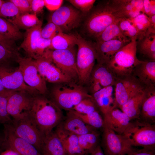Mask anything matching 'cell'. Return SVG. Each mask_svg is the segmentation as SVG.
<instances>
[{
	"instance_id": "4",
	"label": "cell",
	"mask_w": 155,
	"mask_h": 155,
	"mask_svg": "<svg viewBox=\"0 0 155 155\" xmlns=\"http://www.w3.org/2000/svg\"><path fill=\"white\" fill-rule=\"evenodd\" d=\"M72 82L59 84L52 91L53 101L60 108L68 111L84 99L92 97L84 88Z\"/></svg>"
},
{
	"instance_id": "55",
	"label": "cell",
	"mask_w": 155,
	"mask_h": 155,
	"mask_svg": "<svg viewBox=\"0 0 155 155\" xmlns=\"http://www.w3.org/2000/svg\"><path fill=\"white\" fill-rule=\"evenodd\" d=\"M3 138H2L0 136V154L1 152V150L2 148V144L3 141Z\"/></svg>"
},
{
	"instance_id": "29",
	"label": "cell",
	"mask_w": 155,
	"mask_h": 155,
	"mask_svg": "<svg viewBox=\"0 0 155 155\" xmlns=\"http://www.w3.org/2000/svg\"><path fill=\"white\" fill-rule=\"evenodd\" d=\"M77 38L75 34H66L63 32L58 33L51 40L49 49L63 50L72 48L76 45Z\"/></svg>"
},
{
	"instance_id": "3",
	"label": "cell",
	"mask_w": 155,
	"mask_h": 155,
	"mask_svg": "<svg viewBox=\"0 0 155 155\" xmlns=\"http://www.w3.org/2000/svg\"><path fill=\"white\" fill-rule=\"evenodd\" d=\"M137 47L136 39H131L116 53L107 65L116 78L132 74L135 67L142 61L137 57Z\"/></svg>"
},
{
	"instance_id": "24",
	"label": "cell",
	"mask_w": 155,
	"mask_h": 155,
	"mask_svg": "<svg viewBox=\"0 0 155 155\" xmlns=\"http://www.w3.org/2000/svg\"><path fill=\"white\" fill-rule=\"evenodd\" d=\"M68 111L65 120L61 123L65 129L78 136L97 131L96 129L86 124L70 111Z\"/></svg>"
},
{
	"instance_id": "17",
	"label": "cell",
	"mask_w": 155,
	"mask_h": 155,
	"mask_svg": "<svg viewBox=\"0 0 155 155\" xmlns=\"http://www.w3.org/2000/svg\"><path fill=\"white\" fill-rule=\"evenodd\" d=\"M116 78L106 65L97 63L94 67L88 82L94 94L104 87L114 86Z\"/></svg>"
},
{
	"instance_id": "34",
	"label": "cell",
	"mask_w": 155,
	"mask_h": 155,
	"mask_svg": "<svg viewBox=\"0 0 155 155\" xmlns=\"http://www.w3.org/2000/svg\"><path fill=\"white\" fill-rule=\"evenodd\" d=\"M129 19L138 31L139 36L137 40L138 41L150 30H155L151 28L149 18L145 13H141L134 18Z\"/></svg>"
},
{
	"instance_id": "33",
	"label": "cell",
	"mask_w": 155,
	"mask_h": 155,
	"mask_svg": "<svg viewBox=\"0 0 155 155\" xmlns=\"http://www.w3.org/2000/svg\"><path fill=\"white\" fill-rule=\"evenodd\" d=\"M37 17L36 14L27 13L20 14L12 23L20 29L26 30L33 28L42 23Z\"/></svg>"
},
{
	"instance_id": "27",
	"label": "cell",
	"mask_w": 155,
	"mask_h": 155,
	"mask_svg": "<svg viewBox=\"0 0 155 155\" xmlns=\"http://www.w3.org/2000/svg\"><path fill=\"white\" fill-rule=\"evenodd\" d=\"M42 155H67L55 131L43 137L41 151Z\"/></svg>"
},
{
	"instance_id": "40",
	"label": "cell",
	"mask_w": 155,
	"mask_h": 155,
	"mask_svg": "<svg viewBox=\"0 0 155 155\" xmlns=\"http://www.w3.org/2000/svg\"><path fill=\"white\" fill-rule=\"evenodd\" d=\"M13 91L0 95V123L4 124L11 123L12 120L7 110V102L9 96L14 92Z\"/></svg>"
},
{
	"instance_id": "23",
	"label": "cell",
	"mask_w": 155,
	"mask_h": 155,
	"mask_svg": "<svg viewBox=\"0 0 155 155\" xmlns=\"http://www.w3.org/2000/svg\"><path fill=\"white\" fill-rule=\"evenodd\" d=\"M42 22L36 26L26 30L24 39L20 46L22 49L27 57L36 60V46L39 39L41 37V32Z\"/></svg>"
},
{
	"instance_id": "43",
	"label": "cell",
	"mask_w": 155,
	"mask_h": 155,
	"mask_svg": "<svg viewBox=\"0 0 155 155\" xmlns=\"http://www.w3.org/2000/svg\"><path fill=\"white\" fill-rule=\"evenodd\" d=\"M61 32H63L59 27L49 21L48 23L42 28L41 36L44 38L52 39L58 33Z\"/></svg>"
},
{
	"instance_id": "7",
	"label": "cell",
	"mask_w": 155,
	"mask_h": 155,
	"mask_svg": "<svg viewBox=\"0 0 155 155\" xmlns=\"http://www.w3.org/2000/svg\"><path fill=\"white\" fill-rule=\"evenodd\" d=\"M101 146L105 155H125L135 150L104 122Z\"/></svg>"
},
{
	"instance_id": "28",
	"label": "cell",
	"mask_w": 155,
	"mask_h": 155,
	"mask_svg": "<svg viewBox=\"0 0 155 155\" xmlns=\"http://www.w3.org/2000/svg\"><path fill=\"white\" fill-rule=\"evenodd\" d=\"M144 90L134 95L120 108L131 121L139 119Z\"/></svg>"
},
{
	"instance_id": "52",
	"label": "cell",
	"mask_w": 155,
	"mask_h": 155,
	"mask_svg": "<svg viewBox=\"0 0 155 155\" xmlns=\"http://www.w3.org/2000/svg\"><path fill=\"white\" fill-rule=\"evenodd\" d=\"M0 155H19L16 152L13 150L9 148L5 149L1 152Z\"/></svg>"
},
{
	"instance_id": "18",
	"label": "cell",
	"mask_w": 155,
	"mask_h": 155,
	"mask_svg": "<svg viewBox=\"0 0 155 155\" xmlns=\"http://www.w3.org/2000/svg\"><path fill=\"white\" fill-rule=\"evenodd\" d=\"M131 41L114 39L94 43L97 63L107 65L116 53Z\"/></svg>"
},
{
	"instance_id": "48",
	"label": "cell",
	"mask_w": 155,
	"mask_h": 155,
	"mask_svg": "<svg viewBox=\"0 0 155 155\" xmlns=\"http://www.w3.org/2000/svg\"><path fill=\"white\" fill-rule=\"evenodd\" d=\"M44 6V0H31V11L37 14L41 12Z\"/></svg>"
},
{
	"instance_id": "42",
	"label": "cell",
	"mask_w": 155,
	"mask_h": 155,
	"mask_svg": "<svg viewBox=\"0 0 155 155\" xmlns=\"http://www.w3.org/2000/svg\"><path fill=\"white\" fill-rule=\"evenodd\" d=\"M67 1L84 14L88 13L93 7L95 0H69Z\"/></svg>"
},
{
	"instance_id": "8",
	"label": "cell",
	"mask_w": 155,
	"mask_h": 155,
	"mask_svg": "<svg viewBox=\"0 0 155 155\" xmlns=\"http://www.w3.org/2000/svg\"><path fill=\"white\" fill-rule=\"evenodd\" d=\"M44 57L49 58L54 64L73 80L78 78L76 54L74 47L63 50L47 49Z\"/></svg>"
},
{
	"instance_id": "49",
	"label": "cell",
	"mask_w": 155,
	"mask_h": 155,
	"mask_svg": "<svg viewBox=\"0 0 155 155\" xmlns=\"http://www.w3.org/2000/svg\"><path fill=\"white\" fill-rule=\"evenodd\" d=\"M44 6L49 10L55 11L60 7L63 2L62 0H44Z\"/></svg>"
},
{
	"instance_id": "39",
	"label": "cell",
	"mask_w": 155,
	"mask_h": 155,
	"mask_svg": "<svg viewBox=\"0 0 155 155\" xmlns=\"http://www.w3.org/2000/svg\"><path fill=\"white\" fill-rule=\"evenodd\" d=\"M97 107L93 97H88L82 100L72 110L80 114H87L97 111Z\"/></svg>"
},
{
	"instance_id": "37",
	"label": "cell",
	"mask_w": 155,
	"mask_h": 155,
	"mask_svg": "<svg viewBox=\"0 0 155 155\" xmlns=\"http://www.w3.org/2000/svg\"><path fill=\"white\" fill-rule=\"evenodd\" d=\"M20 14L17 7L9 0L5 1L0 10V17L12 24Z\"/></svg>"
},
{
	"instance_id": "13",
	"label": "cell",
	"mask_w": 155,
	"mask_h": 155,
	"mask_svg": "<svg viewBox=\"0 0 155 155\" xmlns=\"http://www.w3.org/2000/svg\"><path fill=\"white\" fill-rule=\"evenodd\" d=\"M34 96L24 91H15L9 97L7 102L8 113L13 120L29 115Z\"/></svg>"
},
{
	"instance_id": "38",
	"label": "cell",
	"mask_w": 155,
	"mask_h": 155,
	"mask_svg": "<svg viewBox=\"0 0 155 155\" xmlns=\"http://www.w3.org/2000/svg\"><path fill=\"white\" fill-rule=\"evenodd\" d=\"M118 25L121 32L126 37L131 40L133 38L137 40L138 31L130 19L122 18L119 21Z\"/></svg>"
},
{
	"instance_id": "2",
	"label": "cell",
	"mask_w": 155,
	"mask_h": 155,
	"mask_svg": "<svg viewBox=\"0 0 155 155\" xmlns=\"http://www.w3.org/2000/svg\"><path fill=\"white\" fill-rule=\"evenodd\" d=\"M84 23L88 35L96 38L107 27L125 18L112 0H108L93 7Z\"/></svg>"
},
{
	"instance_id": "50",
	"label": "cell",
	"mask_w": 155,
	"mask_h": 155,
	"mask_svg": "<svg viewBox=\"0 0 155 155\" xmlns=\"http://www.w3.org/2000/svg\"><path fill=\"white\" fill-rule=\"evenodd\" d=\"M125 155H155L154 149L143 148L134 150Z\"/></svg>"
},
{
	"instance_id": "1",
	"label": "cell",
	"mask_w": 155,
	"mask_h": 155,
	"mask_svg": "<svg viewBox=\"0 0 155 155\" xmlns=\"http://www.w3.org/2000/svg\"><path fill=\"white\" fill-rule=\"evenodd\" d=\"M29 115L44 137L61 122L63 115L53 101L38 95L34 96Z\"/></svg>"
},
{
	"instance_id": "14",
	"label": "cell",
	"mask_w": 155,
	"mask_h": 155,
	"mask_svg": "<svg viewBox=\"0 0 155 155\" xmlns=\"http://www.w3.org/2000/svg\"><path fill=\"white\" fill-rule=\"evenodd\" d=\"M4 127L2 149H11L19 155H42L33 145L16 135L9 123L4 124Z\"/></svg>"
},
{
	"instance_id": "41",
	"label": "cell",
	"mask_w": 155,
	"mask_h": 155,
	"mask_svg": "<svg viewBox=\"0 0 155 155\" xmlns=\"http://www.w3.org/2000/svg\"><path fill=\"white\" fill-rule=\"evenodd\" d=\"M20 56L19 53L11 51L0 44V66H7L11 61H16Z\"/></svg>"
},
{
	"instance_id": "51",
	"label": "cell",
	"mask_w": 155,
	"mask_h": 155,
	"mask_svg": "<svg viewBox=\"0 0 155 155\" xmlns=\"http://www.w3.org/2000/svg\"><path fill=\"white\" fill-rule=\"evenodd\" d=\"M91 155H105L100 145H98L90 153Z\"/></svg>"
},
{
	"instance_id": "44",
	"label": "cell",
	"mask_w": 155,
	"mask_h": 155,
	"mask_svg": "<svg viewBox=\"0 0 155 155\" xmlns=\"http://www.w3.org/2000/svg\"><path fill=\"white\" fill-rule=\"evenodd\" d=\"M51 40L42 37L39 39L36 46V59L35 60L44 57L46 51L49 49L51 45Z\"/></svg>"
},
{
	"instance_id": "25",
	"label": "cell",
	"mask_w": 155,
	"mask_h": 155,
	"mask_svg": "<svg viewBox=\"0 0 155 155\" xmlns=\"http://www.w3.org/2000/svg\"><path fill=\"white\" fill-rule=\"evenodd\" d=\"M113 86H110L104 87L93 94L92 96L97 107L103 115L115 108V99L113 97Z\"/></svg>"
},
{
	"instance_id": "19",
	"label": "cell",
	"mask_w": 155,
	"mask_h": 155,
	"mask_svg": "<svg viewBox=\"0 0 155 155\" xmlns=\"http://www.w3.org/2000/svg\"><path fill=\"white\" fill-rule=\"evenodd\" d=\"M55 131L67 155H86L87 154L79 145L78 136L65 129L61 122L57 126Z\"/></svg>"
},
{
	"instance_id": "36",
	"label": "cell",
	"mask_w": 155,
	"mask_h": 155,
	"mask_svg": "<svg viewBox=\"0 0 155 155\" xmlns=\"http://www.w3.org/2000/svg\"><path fill=\"white\" fill-rule=\"evenodd\" d=\"M0 32L8 38L16 41L21 39L23 35L19 29L6 20L0 17Z\"/></svg>"
},
{
	"instance_id": "16",
	"label": "cell",
	"mask_w": 155,
	"mask_h": 155,
	"mask_svg": "<svg viewBox=\"0 0 155 155\" xmlns=\"http://www.w3.org/2000/svg\"><path fill=\"white\" fill-rule=\"evenodd\" d=\"M35 61L39 74L46 81L58 84L73 82L71 77L56 66L49 58L42 57Z\"/></svg>"
},
{
	"instance_id": "20",
	"label": "cell",
	"mask_w": 155,
	"mask_h": 155,
	"mask_svg": "<svg viewBox=\"0 0 155 155\" xmlns=\"http://www.w3.org/2000/svg\"><path fill=\"white\" fill-rule=\"evenodd\" d=\"M139 121L151 124L155 122V86L145 88Z\"/></svg>"
},
{
	"instance_id": "54",
	"label": "cell",
	"mask_w": 155,
	"mask_h": 155,
	"mask_svg": "<svg viewBox=\"0 0 155 155\" xmlns=\"http://www.w3.org/2000/svg\"><path fill=\"white\" fill-rule=\"evenodd\" d=\"M150 20L151 28L155 30V15L148 17Z\"/></svg>"
},
{
	"instance_id": "21",
	"label": "cell",
	"mask_w": 155,
	"mask_h": 155,
	"mask_svg": "<svg viewBox=\"0 0 155 155\" xmlns=\"http://www.w3.org/2000/svg\"><path fill=\"white\" fill-rule=\"evenodd\" d=\"M132 74L145 88L155 86V60L142 61L134 68Z\"/></svg>"
},
{
	"instance_id": "10",
	"label": "cell",
	"mask_w": 155,
	"mask_h": 155,
	"mask_svg": "<svg viewBox=\"0 0 155 155\" xmlns=\"http://www.w3.org/2000/svg\"><path fill=\"white\" fill-rule=\"evenodd\" d=\"M16 61L22 74L25 82L37 91L40 94H44L47 91L46 81L39 74L35 60L20 56Z\"/></svg>"
},
{
	"instance_id": "47",
	"label": "cell",
	"mask_w": 155,
	"mask_h": 155,
	"mask_svg": "<svg viewBox=\"0 0 155 155\" xmlns=\"http://www.w3.org/2000/svg\"><path fill=\"white\" fill-rule=\"evenodd\" d=\"M143 5L145 14L148 17L155 15V1L144 0Z\"/></svg>"
},
{
	"instance_id": "56",
	"label": "cell",
	"mask_w": 155,
	"mask_h": 155,
	"mask_svg": "<svg viewBox=\"0 0 155 155\" xmlns=\"http://www.w3.org/2000/svg\"><path fill=\"white\" fill-rule=\"evenodd\" d=\"M5 1L3 0H0V10L2 4L5 2Z\"/></svg>"
},
{
	"instance_id": "35",
	"label": "cell",
	"mask_w": 155,
	"mask_h": 155,
	"mask_svg": "<svg viewBox=\"0 0 155 155\" xmlns=\"http://www.w3.org/2000/svg\"><path fill=\"white\" fill-rule=\"evenodd\" d=\"M69 111L80 118L86 124L96 129H102L103 127V119L98 111L87 114H80L73 110Z\"/></svg>"
},
{
	"instance_id": "46",
	"label": "cell",
	"mask_w": 155,
	"mask_h": 155,
	"mask_svg": "<svg viewBox=\"0 0 155 155\" xmlns=\"http://www.w3.org/2000/svg\"><path fill=\"white\" fill-rule=\"evenodd\" d=\"M19 10L20 14L31 11V0H10Z\"/></svg>"
},
{
	"instance_id": "31",
	"label": "cell",
	"mask_w": 155,
	"mask_h": 155,
	"mask_svg": "<svg viewBox=\"0 0 155 155\" xmlns=\"http://www.w3.org/2000/svg\"><path fill=\"white\" fill-rule=\"evenodd\" d=\"M120 20L107 27L95 38L96 42H104L114 39L131 40L125 36L121 31L118 25Z\"/></svg>"
},
{
	"instance_id": "32",
	"label": "cell",
	"mask_w": 155,
	"mask_h": 155,
	"mask_svg": "<svg viewBox=\"0 0 155 155\" xmlns=\"http://www.w3.org/2000/svg\"><path fill=\"white\" fill-rule=\"evenodd\" d=\"M99 138L97 131L78 136L79 145L87 154H90L98 145Z\"/></svg>"
},
{
	"instance_id": "5",
	"label": "cell",
	"mask_w": 155,
	"mask_h": 155,
	"mask_svg": "<svg viewBox=\"0 0 155 155\" xmlns=\"http://www.w3.org/2000/svg\"><path fill=\"white\" fill-rule=\"evenodd\" d=\"M75 35L78 46L76 65L78 80L80 83L84 84L88 82L94 66L96 51L94 43L85 40L78 33Z\"/></svg>"
},
{
	"instance_id": "53",
	"label": "cell",
	"mask_w": 155,
	"mask_h": 155,
	"mask_svg": "<svg viewBox=\"0 0 155 155\" xmlns=\"http://www.w3.org/2000/svg\"><path fill=\"white\" fill-rule=\"evenodd\" d=\"M15 90H10L6 89L3 86L0 78V95L9 93Z\"/></svg>"
},
{
	"instance_id": "15",
	"label": "cell",
	"mask_w": 155,
	"mask_h": 155,
	"mask_svg": "<svg viewBox=\"0 0 155 155\" xmlns=\"http://www.w3.org/2000/svg\"><path fill=\"white\" fill-rule=\"evenodd\" d=\"M11 70L8 66H0V78L6 89L17 91H24L33 96L40 94L35 89L25 82L18 68L14 71Z\"/></svg>"
},
{
	"instance_id": "11",
	"label": "cell",
	"mask_w": 155,
	"mask_h": 155,
	"mask_svg": "<svg viewBox=\"0 0 155 155\" xmlns=\"http://www.w3.org/2000/svg\"><path fill=\"white\" fill-rule=\"evenodd\" d=\"M115 108L121 107L134 95L145 88L132 74L116 78Z\"/></svg>"
},
{
	"instance_id": "6",
	"label": "cell",
	"mask_w": 155,
	"mask_h": 155,
	"mask_svg": "<svg viewBox=\"0 0 155 155\" xmlns=\"http://www.w3.org/2000/svg\"><path fill=\"white\" fill-rule=\"evenodd\" d=\"M132 146L154 149L155 125L141 122L138 119L130 122L122 135Z\"/></svg>"
},
{
	"instance_id": "45",
	"label": "cell",
	"mask_w": 155,
	"mask_h": 155,
	"mask_svg": "<svg viewBox=\"0 0 155 155\" xmlns=\"http://www.w3.org/2000/svg\"><path fill=\"white\" fill-rule=\"evenodd\" d=\"M15 41L11 39L0 32V44L11 51L19 53Z\"/></svg>"
},
{
	"instance_id": "9",
	"label": "cell",
	"mask_w": 155,
	"mask_h": 155,
	"mask_svg": "<svg viewBox=\"0 0 155 155\" xmlns=\"http://www.w3.org/2000/svg\"><path fill=\"white\" fill-rule=\"evenodd\" d=\"M15 134L34 146L40 152L43 136L29 115L9 123Z\"/></svg>"
},
{
	"instance_id": "30",
	"label": "cell",
	"mask_w": 155,
	"mask_h": 155,
	"mask_svg": "<svg viewBox=\"0 0 155 155\" xmlns=\"http://www.w3.org/2000/svg\"><path fill=\"white\" fill-rule=\"evenodd\" d=\"M140 53L150 59L155 60V30L149 31L138 41Z\"/></svg>"
},
{
	"instance_id": "22",
	"label": "cell",
	"mask_w": 155,
	"mask_h": 155,
	"mask_svg": "<svg viewBox=\"0 0 155 155\" xmlns=\"http://www.w3.org/2000/svg\"><path fill=\"white\" fill-rule=\"evenodd\" d=\"M103 116L104 122L120 135L123 134L131 121L125 113L117 108L110 110Z\"/></svg>"
},
{
	"instance_id": "12",
	"label": "cell",
	"mask_w": 155,
	"mask_h": 155,
	"mask_svg": "<svg viewBox=\"0 0 155 155\" xmlns=\"http://www.w3.org/2000/svg\"><path fill=\"white\" fill-rule=\"evenodd\" d=\"M82 17V12L75 7L64 5L55 11L49 21L59 27L63 32H67L80 25Z\"/></svg>"
},
{
	"instance_id": "26",
	"label": "cell",
	"mask_w": 155,
	"mask_h": 155,
	"mask_svg": "<svg viewBox=\"0 0 155 155\" xmlns=\"http://www.w3.org/2000/svg\"><path fill=\"white\" fill-rule=\"evenodd\" d=\"M125 18H134L145 13L142 0H113Z\"/></svg>"
}]
</instances>
